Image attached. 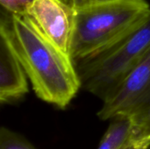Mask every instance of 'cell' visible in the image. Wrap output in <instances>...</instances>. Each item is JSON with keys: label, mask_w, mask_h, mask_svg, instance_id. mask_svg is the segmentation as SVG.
Segmentation results:
<instances>
[{"label": "cell", "mask_w": 150, "mask_h": 149, "mask_svg": "<svg viewBox=\"0 0 150 149\" xmlns=\"http://www.w3.org/2000/svg\"><path fill=\"white\" fill-rule=\"evenodd\" d=\"M0 32L7 36L35 95L65 109L82 89L72 58L49 40L27 14L1 11Z\"/></svg>", "instance_id": "obj_1"}, {"label": "cell", "mask_w": 150, "mask_h": 149, "mask_svg": "<svg viewBox=\"0 0 150 149\" xmlns=\"http://www.w3.org/2000/svg\"><path fill=\"white\" fill-rule=\"evenodd\" d=\"M150 50V11L109 46L75 61L81 88L105 101Z\"/></svg>", "instance_id": "obj_2"}, {"label": "cell", "mask_w": 150, "mask_h": 149, "mask_svg": "<svg viewBox=\"0 0 150 149\" xmlns=\"http://www.w3.org/2000/svg\"><path fill=\"white\" fill-rule=\"evenodd\" d=\"M149 11L146 0H105L75 9L72 60L83 59L109 46Z\"/></svg>", "instance_id": "obj_3"}, {"label": "cell", "mask_w": 150, "mask_h": 149, "mask_svg": "<svg viewBox=\"0 0 150 149\" xmlns=\"http://www.w3.org/2000/svg\"><path fill=\"white\" fill-rule=\"evenodd\" d=\"M150 106V50L125 78L118 89L103 102L98 117L110 120Z\"/></svg>", "instance_id": "obj_4"}, {"label": "cell", "mask_w": 150, "mask_h": 149, "mask_svg": "<svg viewBox=\"0 0 150 149\" xmlns=\"http://www.w3.org/2000/svg\"><path fill=\"white\" fill-rule=\"evenodd\" d=\"M26 14L49 40L70 56L74 8L62 0H33Z\"/></svg>", "instance_id": "obj_5"}, {"label": "cell", "mask_w": 150, "mask_h": 149, "mask_svg": "<svg viewBox=\"0 0 150 149\" xmlns=\"http://www.w3.org/2000/svg\"><path fill=\"white\" fill-rule=\"evenodd\" d=\"M27 75L7 36L0 32V102L13 104L29 91Z\"/></svg>", "instance_id": "obj_6"}, {"label": "cell", "mask_w": 150, "mask_h": 149, "mask_svg": "<svg viewBox=\"0 0 150 149\" xmlns=\"http://www.w3.org/2000/svg\"><path fill=\"white\" fill-rule=\"evenodd\" d=\"M110 120L97 149H124L131 128L130 118L127 115H118Z\"/></svg>", "instance_id": "obj_7"}, {"label": "cell", "mask_w": 150, "mask_h": 149, "mask_svg": "<svg viewBox=\"0 0 150 149\" xmlns=\"http://www.w3.org/2000/svg\"><path fill=\"white\" fill-rule=\"evenodd\" d=\"M0 149H37L23 135L2 126L0 129Z\"/></svg>", "instance_id": "obj_8"}, {"label": "cell", "mask_w": 150, "mask_h": 149, "mask_svg": "<svg viewBox=\"0 0 150 149\" xmlns=\"http://www.w3.org/2000/svg\"><path fill=\"white\" fill-rule=\"evenodd\" d=\"M33 0H0L1 11L7 14H26L27 9Z\"/></svg>", "instance_id": "obj_9"}, {"label": "cell", "mask_w": 150, "mask_h": 149, "mask_svg": "<svg viewBox=\"0 0 150 149\" xmlns=\"http://www.w3.org/2000/svg\"><path fill=\"white\" fill-rule=\"evenodd\" d=\"M62 1L64 2L65 4H69L70 7L76 9L79 7H83V6L88 5V4H91L105 1V0H62Z\"/></svg>", "instance_id": "obj_10"}, {"label": "cell", "mask_w": 150, "mask_h": 149, "mask_svg": "<svg viewBox=\"0 0 150 149\" xmlns=\"http://www.w3.org/2000/svg\"><path fill=\"white\" fill-rule=\"evenodd\" d=\"M149 149H150V148H149Z\"/></svg>", "instance_id": "obj_11"}]
</instances>
